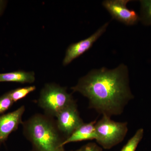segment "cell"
<instances>
[{"label":"cell","mask_w":151,"mask_h":151,"mask_svg":"<svg viewBox=\"0 0 151 151\" xmlns=\"http://www.w3.org/2000/svg\"><path fill=\"white\" fill-rule=\"evenodd\" d=\"M66 88L55 83H47L41 90L38 104L50 116L56 117L61 111L74 103Z\"/></svg>","instance_id":"cell-3"},{"label":"cell","mask_w":151,"mask_h":151,"mask_svg":"<svg viewBox=\"0 0 151 151\" xmlns=\"http://www.w3.org/2000/svg\"><path fill=\"white\" fill-rule=\"evenodd\" d=\"M109 24V22L105 23L89 37L70 45L66 50L65 57L63 61V65L66 66L68 65L76 58L90 49L98 39L106 32Z\"/></svg>","instance_id":"cell-6"},{"label":"cell","mask_w":151,"mask_h":151,"mask_svg":"<svg viewBox=\"0 0 151 151\" xmlns=\"http://www.w3.org/2000/svg\"><path fill=\"white\" fill-rule=\"evenodd\" d=\"M25 110L22 105L15 111L0 116V144L4 142L9 135L23 124L22 117Z\"/></svg>","instance_id":"cell-8"},{"label":"cell","mask_w":151,"mask_h":151,"mask_svg":"<svg viewBox=\"0 0 151 151\" xmlns=\"http://www.w3.org/2000/svg\"><path fill=\"white\" fill-rule=\"evenodd\" d=\"M75 151H103V150L95 143H89Z\"/></svg>","instance_id":"cell-15"},{"label":"cell","mask_w":151,"mask_h":151,"mask_svg":"<svg viewBox=\"0 0 151 151\" xmlns=\"http://www.w3.org/2000/svg\"><path fill=\"white\" fill-rule=\"evenodd\" d=\"M89 100V107L111 117L123 113L134 98L129 86L128 66L124 63L113 69H92L71 87Z\"/></svg>","instance_id":"cell-1"},{"label":"cell","mask_w":151,"mask_h":151,"mask_svg":"<svg viewBox=\"0 0 151 151\" xmlns=\"http://www.w3.org/2000/svg\"><path fill=\"white\" fill-rule=\"evenodd\" d=\"M143 135V129H138L134 136L124 146L121 151H136L139 143L142 139Z\"/></svg>","instance_id":"cell-13"},{"label":"cell","mask_w":151,"mask_h":151,"mask_svg":"<svg viewBox=\"0 0 151 151\" xmlns=\"http://www.w3.org/2000/svg\"><path fill=\"white\" fill-rule=\"evenodd\" d=\"M96 121L83 124L77 128L74 132L63 141L62 146L64 147L66 144L75 142L90 140L97 138L95 125Z\"/></svg>","instance_id":"cell-9"},{"label":"cell","mask_w":151,"mask_h":151,"mask_svg":"<svg viewBox=\"0 0 151 151\" xmlns=\"http://www.w3.org/2000/svg\"><path fill=\"white\" fill-rule=\"evenodd\" d=\"M130 0H105L102 5L114 19L127 26L134 25L140 22L139 15L127 7Z\"/></svg>","instance_id":"cell-5"},{"label":"cell","mask_w":151,"mask_h":151,"mask_svg":"<svg viewBox=\"0 0 151 151\" xmlns=\"http://www.w3.org/2000/svg\"><path fill=\"white\" fill-rule=\"evenodd\" d=\"M14 102L9 96L8 92L0 97V115L7 111L12 106Z\"/></svg>","instance_id":"cell-14"},{"label":"cell","mask_w":151,"mask_h":151,"mask_svg":"<svg viewBox=\"0 0 151 151\" xmlns=\"http://www.w3.org/2000/svg\"><path fill=\"white\" fill-rule=\"evenodd\" d=\"M140 22L145 26H151V0H141Z\"/></svg>","instance_id":"cell-11"},{"label":"cell","mask_w":151,"mask_h":151,"mask_svg":"<svg viewBox=\"0 0 151 151\" xmlns=\"http://www.w3.org/2000/svg\"><path fill=\"white\" fill-rule=\"evenodd\" d=\"M7 1L0 0V16L4 12L6 5Z\"/></svg>","instance_id":"cell-16"},{"label":"cell","mask_w":151,"mask_h":151,"mask_svg":"<svg viewBox=\"0 0 151 151\" xmlns=\"http://www.w3.org/2000/svg\"><path fill=\"white\" fill-rule=\"evenodd\" d=\"M110 117L103 115L95 125L96 140L105 149H111L122 142L128 131L127 122H115Z\"/></svg>","instance_id":"cell-4"},{"label":"cell","mask_w":151,"mask_h":151,"mask_svg":"<svg viewBox=\"0 0 151 151\" xmlns=\"http://www.w3.org/2000/svg\"><path fill=\"white\" fill-rule=\"evenodd\" d=\"M35 86H25L17 88L8 92L9 96L14 102H16L26 97L28 94L35 90Z\"/></svg>","instance_id":"cell-12"},{"label":"cell","mask_w":151,"mask_h":151,"mask_svg":"<svg viewBox=\"0 0 151 151\" xmlns=\"http://www.w3.org/2000/svg\"><path fill=\"white\" fill-rule=\"evenodd\" d=\"M26 137L35 151H65L55 124L49 117L36 114L23 123Z\"/></svg>","instance_id":"cell-2"},{"label":"cell","mask_w":151,"mask_h":151,"mask_svg":"<svg viewBox=\"0 0 151 151\" xmlns=\"http://www.w3.org/2000/svg\"><path fill=\"white\" fill-rule=\"evenodd\" d=\"M35 151L34 150V151Z\"/></svg>","instance_id":"cell-17"},{"label":"cell","mask_w":151,"mask_h":151,"mask_svg":"<svg viewBox=\"0 0 151 151\" xmlns=\"http://www.w3.org/2000/svg\"><path fill=\"white\" fill-rule=\"evenodd\" d=\"M35 80V73L33 71L18 70L0 73V82H13L25 84L33 83Z\"/></svg>","instance_id":"cell-10"},{"label":"cell","mask_w":151,"mask_h":151,"mask_svg":"<svg viewBox=\"0 0 151 151\" xmlns=\"http://www.w3.org/2000/svg\"><path fill=\"white\" fill-rule=\"evenodd\" d=\"M56 117L58 129L68 137L84 124L75 102L60 111Z\"/></svg>","instance_id":"cell-7"}]
</instances>
